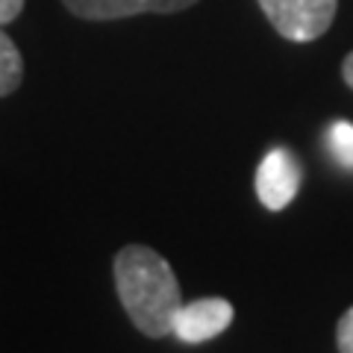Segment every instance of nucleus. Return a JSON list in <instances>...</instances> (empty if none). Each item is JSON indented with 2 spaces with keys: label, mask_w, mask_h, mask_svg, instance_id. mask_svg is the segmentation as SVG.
<instances>
[{
  "label": "nucleus",
  "mask_w": 353,
  "mask_h": 353,
  "mask_svg": "<svg viewBox=\"0 0 353 353\" xmlns=\"http://www.w3.org/2000/svg\"><path fill=\"white\" fill-rule=\"evenodd\" d=\"M112 277L118 301L141 336L165 339L174 333V318L183 309V292L168 259L148 245H127L115 253Z\"/></svg>",
  "instance_id": "1"
},
{
  "label": "nucleus",
  "mask_w": 353,
  "mask_h": 353,
  "mask_svg": "<svg viewBox=\"0 0 353 353\" xmlns=\"http://www.w3.org/2000/svg\"><path fill=\"white\" fill-rule=\"evenodd\" d=\"M271 27L289 41H315L330 30L339 0H259Z\"/></svg>",
  "instance_id": "2"
},
{
  "label": "nucleus",
  "mask_w": 353,
  "mask_h": 353,
  "mask_svg": "<svg viewBox=\"0 0 353 353\" xmlns=\"http://www.w3.org/2000/svg\"><path fill=\"white\" fill-rule=\"evenodd\" d=\"M301 162L294 159L289 148H274L265 153V159L256 168V197L265 209L271 212H283L289 206L297 192H301Z\"/></svg>",
  "instance_id": "3"
},
{
  "label": "nucleus",
  "mask_w": 353,
  "mask_h": 353,
  "mask_svg": "<svg viewBox=\"0 0 353 353\" xmlns=\"http://www.w3.org/2000/svg\"><path fill=\"white\" fill-rule=\"evenodd\" d=\"M236 309L224 297H201L194 303H183V309L174 318V333L185 345H201L221 336L224 330L233 324Z\"/></svg>",
  "instance_id": "4"
},
{
  "label": "nucleus",
  "mask_w": 353,
  "mask_h": 353,
  "mask_svg": "<svg viewBox=\"0 0 353 353\" xmlns=\"http://www.w3.org/2000/svg\"><path fill=\"white\" fill-rule=\"evenodd\" d=\"M197 0H62L71 15L83 21H118L132 15H171L194 6Z\"/></svg>",
  "instance_id": "5"
},
{
  "label": "nucleus",
  "mask_w": 353,
  "mask_h": 353,
  "mask_svg": "<svg viewBox=\"0 0 353 353\" xmlns=\"http://www.w3.org/2000/svg\"><path fill=\"white\" fill-rule=\"evenodd\" d=\"M24 80V57L18 44L0 30V97L12 94Z\"/></svg>",
  "instance_id": "6"
},
{
  "label": "nucleus",
  "mask_w": 353,
  "mask_h": 353,
  "mask_svg": "<svg viewBox=\"0 0 353 353\" xmlns=\"http://www.w3.org/2000/svg\"><path fill=\"white\" fill-rule=\"evenodd\" d=\"M327 141H330V153L336 157L341 168L353 171V124L350 121H333L327 130Z\"/></svg>",
  "instance_id": "7"
},
{
  "label": "nucleus",
  "mask_w": 353,
  "mask_h": 353,
  "mask_svg": "<svg viewBox=\"0 0 353 353\" xmlns=\"http://www.w3.org/2000/svg\"><path fill=\"white\" fill-rule=\"evenodd\" d=\"M336 345H339V353H353V306L339 318V324H336Z\"/></svg>",
  "instance_id": "8"
},
{
  "label": "nucleus",
  "mask_w": 353,
  "mask_h": 353,
  "mask_svg": "<svg viewBox=\"0 0 353 353\" xmlns=\"http://www.w3.org/2000/svg\"><path fill=\"white\" fill-rule=\"evenodd\" d=\"M21 9H24V0H0V24L15 21L21 15Z\"/></svg>",
  "instance_id": "9"
},
{
  "label": "nucleus",
  "mask_w": 353,
  "mask_h": 353,
  "mask_svg": "<svg viewBox=\"0 0 353 353\" xmlns=\"http://www.w3.org/2000/svg\"><path fill=\"white\" fill-rule=\"evenodd\" d=\"M341 77H345V85L353 92V53H347L345 62H341Z\"/></svg>",
  "instance_id": "10"
}]
</instances>
